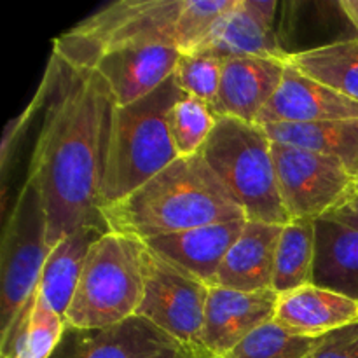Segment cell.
<instances>
[{
    "instance_id": "6",
    "label": "cell",
    "mask_w": 358,
    "mask_h": 358,
    "mask_svg": "<svg viewBox=\"0 0 358 358\" xmlns=\"http://www.w3.org/2000/svg\"><path fill=\"white\" fill-rule=\"evenodd\" d=\"M184 0H119L52 41V52L76 69H93L103 55L145 44L175 45ZM177 48V45H175Z\"/></svg>"
},
{
    "instance_id": "32",
    "label": "cell",
    "mask_w": 358,
    "mask_h": 358,
    "mask_svg": "<svg viewBox=\"0 0 358 358\" xmlns=\"http://www.w3.org/2000/svg\"><path fill=\"white\" fill-rule=\"evenodd\" d=\"M339 7H341L343 14H345L346 20L350 21V24L355 28L358 37V0H341V2H339Z\"/></svg>"
},
{
    "instance_id": "27",
    "label": "cell",
    "mask_w": 358,
    "mask_h": 358,
    "mask_svg": "<svg viewBox=\"0 0 358 358\" xmlns=\"http://www.w3.org/2000/svg\"><path fill=\"white\" fill-rule=\"evenodd\" d=\"M233 0H184L175 28V45L180 55L194 52L205 42Z\"/></svg>"
},
{
    "instance_id": "28",
    "label": "cell",
    "mask_w": 358,
    "mask_h": 358,
    "mask_svg": "<svg viewBox=\"0 0 358 358\" xmlns=\"http://www.w3.org/2000/svg\"><path fill=\"white\" fill-rule=\"evenodd\" d=\"M224 59L210 55H180L175 66L173 79L178 90L187 96L199 98L212 105L219 93Z\"/></svg>"
},
{
    "instance_id": "9",
    "label": "cell",
    "mask_w": 358,
    "mask_h": 358,
    "mask_svg": "<svg viewBox=\"0 0 358 358\" xmlns=\"http://www.w3.org/2000/svg\"><path fill=\"white\" fill-rule=\"evenodd\" d=\"M208 292L210 285L147 247L145 290L136 317L152 322L196 358H203L201 336Z\"/></svg>"
},
{
    "instance_id": "2",
    "label": "cell",
    "mask_w": 358,
    "mask_h": 358,
    "mask_svg": "<svg viewBox=\"0 0 358 358\" xmlns=\"http://www.w3.org/2000/svg\"><path fill=\"white\" fill-rule=\"evenodd\" d=\"M108 233L140 241L212 224L247 220L201 154L178 157L147 184L101 208Z\"/></svg>"
},
{
    "instance_id": "23",
    "label": "cell",
    "mask_w": 358,
    "mask_h": 358,
    "mask_svg": "<svg viewBox=\"0 0 358 358\" xmlns=\"http://www.w3.org/2000/svg\"><path fill=\"white\" fill-rule=\"evenodd\" d=\"M289 62L308 77L358 103V37L292 52Z\"/></svg>"
},
{
    "instance_id": "1",
    "label": "cell",
    "mask_w": 358,
    "mask_h": 358,
    "mask_svg": "<svg viewBox=\"0 0 358 358\" xmlns=\"http://www.w3.org/2000/svg\"><path fill=\"white\" fill-rule=\"evenodd\" d=\"M44 121L35 143L31 178L48 215V245L83 227L108 231L101 184L114 110L108 84L93 69H76L52 52L45 66Z\"/></svg>"
},
{
    "instance_id": "31",
    "label": "cell",
    "mask_w": 358,
    "mask_h": 358,
    "mask_svg": "<svg viewBox=\"0 0 358 358\" xmlns=\"http://www.w3.org/2000/svg\"><path fill=\"white\" fill-rule=\"evenodd\" d=\"M322 219L332 220V222L343 224L346 227H352V229L358 231V191L352 196L350 199H346L341 206L334 208L332 212H329L327 215H324Z\"/></svg>"
},
{
    "instance_id": "29",
    "label": "cell",
    "mask_w": 358,
    "mask_h": 358,
    "mask_svg": "<svg viewBox=\"0 0 358 358\" xmlns=\"http://www.w3.org/2000/svg\"><path fill=\"white\" fill-rule=\"evenodd\" d=\"M45 94H48V90H45L44 80H41L38 84L37 91H35L34 98H31L30 103L24 107V110L21 112L20 115L10 119L7 122L6 129H3V136H2V143H0V171H2V184H3V192H2V199H7L6 196V175L7 170H9V163L14 156V150H16L17 143H20L21 136H23L24 129L27 126L30 124L31 117L37 114L38 110H42L45 101Z\"/></svg>"
},
{
    "instance_id": "7",
    "label": "cell",
    "mask_w": 358,
    "mask_h": 358,
    "mask_svg": "<svg viewBox=\"0 0 358 358\" xmlns=\"http://www.w3.org/2000/svg\"><path fill=\"white\" fill-rule=\"evenodd\" d=\"M48 215L34 180L27 177L3 224L0 247V334L35 296L45 261Z\"/></svg>"
},
{
    "instance_id": "17",
    "label": "cell",
    "mask_w": 358,
    "mask_h": 358,
    "mask_svg": "<svg viewBox=\"0 0 358 358\" xmlns=\"http://www.w3.org/2000/svg\"><path fill=\"white\" fill-rule=\"evenodd\" d=\"M283 226L247 220L241 234L224 257L212 287L262 292L273 290L275 257Z\"/></svg>"
},
{
    "instance_id": "25",
    "label": "cell",
    "mask_w": 358,
    "mask_h": 358,
    "mask_svg": "<svg viewBox=\"0 0 358 358\" xmlns=\"http://www.w3.org/2000/svg\"><path fill=\"white\" fill-rule=\"evenodd\" d=\"M217 124L212 107L199 98L182 94L170 115L171 136L178 157L198 156Z\"/></svg>"
},
{
    "instance_id": "14",
    "label": "cell",
    "mask_w": 358,
    "mask_h": 358,
    "mask_svg": "<svg viewBox=\"0 0 358 358\" xmlns=\"http://www.w3.org/2000/svg\"><path fill=\"white\" fill-rule=\"evenodd\" d=\"M178 58L180 51L175 45H133L103 55L93 70L108 84L115 107H126L166 83L173 76Z\"/></svg>"
},
{
    "instance_id": "13",
    "label": "cell",
    "mask_w": 358,
    "mask_h": 358,
    "mask_svg": "<svg viewBox=\"0 0 358 358\" xmlns=\"http://www.w3.org/2000/svg\"><path fill=\"white\" fill-rule=\"evenodd\" d=\"M358 119V103L311 79L287 62L278 90L259 114L255 126L310 124Z\"/></svg>"
},
{
    "instance_id": "3",
    "label": "cell",
    "mask_w": 358,
    "mask_h": 358,
    "mask_svg": "<svg viewBox=\"0 0 358 358\" xmlns=\"http://www.w3.org/2000/svg\"><path fill=\"white\" fill-rule=\"evenodd\" d=\"M182 94L171 76L149 96L126 107L114 105L101 184V208L121 201L178 159L170 115Z\"/></svg>"
},
{
    "instance_id": "21",
    "label": "cell",
    "mask_w": 358,
    "mask_h": 358,
    "mask_svg": "<svg viewBox=\"0 0 358 358\" xmlns=\"http://www.w3.org/2000/svg\"><path fill=\"white\" fill-rule=\"evenodd\" d=\"M315 283L358 301V231L317 220Z\"/></svg>"
},
{
    "instance_id": "5",
    "label": "cell",
    "mask_w": 358,
    "mask_h": 358,
    "mask_svg": "<svg viewBox=\"0 0 358 358\" xmlns=\"http://www.w3.org/2000/svg\"><path fill=\"white\" fill-rule=\"evenodd\" d=\"M215 171L250 222L289 224L273 159L271 140L261 126L233 117H217L212 135L199 152Z\"/></svg>"
},
{
    "instance_id": "12",
    "label": "cell",
    "mask_w": 358,
    "mask_h": 358,
    "mask_svg": "<svg viewBox=\"0 0 358 358\" xmlns=\"http://www.w3.org/2000/svg\"><path fill=\"white\" fill-rule=\"evenodd\" d=\"M278 294L275 290L240 292L210 287L203 324V358H220L248 334L275 318Z\"/></svg>"
},
{
    "instance_id": "19",
    "label": "cell",
    "mask_w": 358,
    "mask_h": 358,
    "mask_svg": "<svg viewBox=\"0 0 358 358\" xmlns=\"http://www.w3.org/2000/svg\"><path fill=\"white\" fill-rule=\"evenodd\" d=\"M105 233L108 231L100 227H83L70 233L52 247L42 271L38 292L45 303L62 317H65L72 303L91 247Z\"/></svg>"
},
{
    "instance_id": "15",
    "label": "cell",
    "mask_w": 358,
    "mask_h": 358,
    "mask_svg": "<svg viewBox=\"0 0 358 358\" xmlns=\"http://www.w3.org/2000/svg\"><path fill=\"white\" fill-rule=\"evenodd\" d=\"M289 59L229 58L224 59L219 93L212 101L217 117H233L255 124L283 79Z\"/></svg>"
},
{
    "instance_id": "11",
    "label": "cell",
    "mask_w": 358,
    "mask_h": 358,
    "mask_svg": "<svg viewBox=\"0 0 358 358\" xmlns=\"http://www.w3.org/2000/svg\"><path fill=\"white\" fill-rule=\"evenodd\" d=\"M276 9L278 2L275 0H233L212 34L194 52L220 59H289L290 55L275 31Z\"/></svg>"
},
{
    "instance_id": "16",
    "label": "cell",
    "mask_w": 358,
    "mask_h": 358,
    "mask_svg": "<svg viewBox=\"0 0 358 358\" xmlns=\"http://www.w3.org/2000/svg\"><path fill=\"white\" fill-rule=\"evenodd\" d=\"M273 322L296 338L320 339L339 329L358 324V301L310 283L278 294Z\"/></svg>"
},
{
    "instance_id": "18",
    "label": "cell",
    "mask_w": 358,
    "mask_h": 358,
    "mask_svg": "<svg viewBox=\"0 0 358 358\" xmlns=\"http://www.w3.org/2000/svg\"><path fill=\"white\" fill-rule=\"evenodd\" d=\"M245 222L247 220L212 224L152 238L143 243L164 261L212 287L224 257L241 234Z\"/></svg>"
},
{
    "instance_id": "10",
    "label": "cell",
    "mask_w": 358,
    "mask_h": 358,
    "mask_svg": "<svg viewBox=\"0 0 358 358\" xmlns=\"http://www.w3.org/2000/svg\"><path fill=\"white\" fill-rule=\"evenodd\" d=\"M51 358H196L184 345L142 317L98 331L66 329Z\"/></svg>"
},
{
    "instance_id": "8",
    "label": "cell",
    "mask_w": 358,
    "mask_h": 358,
    "mask_svg": "<svg viewBox=\"0 0 358 358\" xmlns=\"http://www.w3.org/2000/svg\"><path fill=\"white\" fill-rule=\"evenodd\" d=\"M280 194L290 219H322L358 191V178L334 157L271 142Z\"/></svg>"
},
{
    "instance_id": "30",
    "label": "cell",
    "mask_w": 358,
    "mask_h": 358,
    "mask_svg": "<svg viewBox=\"0 0 358 358\" xmlns=\"http://www.w3.org/2000/svg\"><path fill=\"white\" fill-rule=\"evenodd\" d=\"M308 358H358V324L320 338Z\"/></svg>"
},
{
    "instance_id": "4",
    "label": "cell",
    "mask_w": 358,
    "mask_h": 358,
    "mask_svg": "<svg viewBox=\"0 0 358 358\" xmlns=\"http://www.w3.org/2000/svg\"><path fill=\"white\" fill-rule=\"evenodd\" d=\"M147 245L105 233L91 247L65 313L66 329L98 331L136 317L145 290Z\"/></svg>"
},
{
    "instance_id": "20",
    "label": "cell",
    "mask_w": 358,
    "mask_h": 358,
    "mask_svg": "<svg viewBox=\"0 0 358 358\" xmlns=\"http://www.w3.org/2000/svg\"><path fill=\"white\" fill-rule=\"evenodd\" d=\"M65 331V318L45 303L37 289L10 327L0 334V358H51Z\"/></svg>"
},
{
    "instance_id": "26",
    "label": "cell",
    "mask_w": 358,
    "mask_h": 358,
    "mask_svg": "<svg viewBox=\"0 0 358 358\" xmlns=\"http://www.w3.org/2000/svg\"><path fill=\"white\" fill-rule=\"evenodd\" d=\"M318 341L296 338L275 322H268L220 358H308Z\"/></svg>"
},
{
    "instance_id": "24",
    "label": "cell",
    "mask_w": 358,
    "mask_h": 358,
    "mask_svg": "<svg viewBox=\"0 0 358 358\" xmlns=\"http://www.w3.org/2000/svg\"><path fill=\"white\" fill-rule=\"evenodd\" d=\"M317 262V220L294 219L280 234L275 257L273 290L285 294L315 283Z\"/></svg>"
},
{
    "instance_id": "22",
    "label": "cell",
    "mask_w": 358,
    "mask_h": 358,
    "mask_svg": "<svg viewBox=\"0 0 358 358\" xmlns=\"http://www.w3.org/2000/svg\"><path fill=\"white\" fill-rule=\"evenodd\" d=\"M271 142L339 159L358 178V119L261 126Z\"/></svg>"
}]
</instances>
